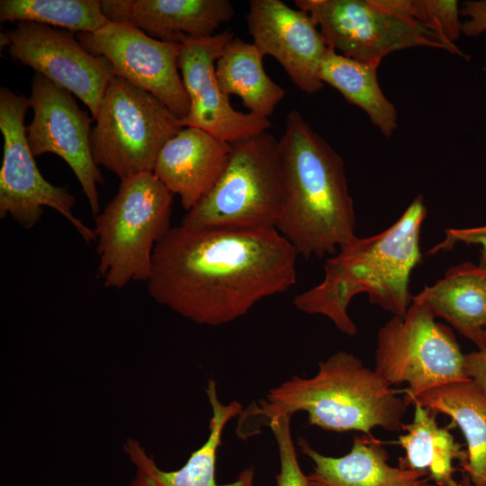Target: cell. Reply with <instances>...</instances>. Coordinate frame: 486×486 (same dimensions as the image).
Instances as JSON below:
<instances>
[{"instance_id":"1","label":"cell","mask_w":486,"mask_h":486,"mask_svg":"<svg viewBox=\"0 0 486 486\" xmlns=\"http://www.w3.org/2000/svg\"><path fill=\"white\" fill-rule=\"evenodd\" d=\"M297 252L275 229L172 227L157 245L149 296L197 324L220 326L297 279Z\"/></svg>"},{"instance_id":"2","label":"cell","mask_w":486,"mask_h":486,"mask_svg":"<svg viewBox=\"0 0 486 486\" xmlns=\"http://www.w3.org/2000/svg\"><path fill=\"white\" fill-rule=\"evenodd\" d=\"M426 217L419 194L392 226L372 237L356 236L328 256L323 281L295 296L294 306L304 313L327 317L351 337L357 334V328L347 308L357 294H368L372 304L392 316H405L413 297L410 275L422 261L419 238Z\"/></svg>"},{"instance_id":"3","label":"cell","mask_w":486,"mask_h":486,"mask_svg":"<svg viewBox=\"0 0 486 486\" xmlns=\"http://www.w3.org/2000/svg\"><path fill=\"white\" fill-rule=\"evenodd\" d=\"M283 204L276 230L298 256H334L356 237L345 163L296 110L279 139Z\"/></svg>"},{"instance_id":"4","label":"cell","mask_w":486,"mask_h":486,"mask_svg":"<svg viewBox=\"0 0 486 486\" xmlns=\"http://www.w3.org/2000/svg\"><path fill=\"white\" fill-rule=\"evenodd\" d=\"M408 406L375 370L355 355L338 351L319 363L313 377H292L244 410L238 431L245 438L276 418L302 411L310 425L327 431L399 432Z\"/></svg>"},{"instance_id":"5","label":"cell","mask_w":486,"mask_h":486,"mask_svg":"<svg viewBox=\"0 0 486 486\" xmlns=\"http://www.w3.org/2000/svg\"><path fill=\"white\" fill-rule=\"evenodd\" d=\"M326 45L346 57L380 65L393 51L428 47L468 58L428 21L420 0H295Z\"/></svg>"},{"instance_id":"6","label":"cell","mask_w":486,"mask_h":486,"mask_svg":"<svg viewBox=\"0 0 486 486\" xmlns=\"http://www.w3.org/2000/svg\"><path fill=\"white\" fill-rule=\"evenodd\" d=\"M173 194L153 173L121 180L116 194L94 218L98 276L106 288L145 282L157 245L171 230Z\"/></svg>"},{"instance_id":"7","label":"cell","mask_w":486,"mask_h":486,"mask_svg":"<svg viewBox=\"0 0 486 486\" xmlns=\"http://www.w3.org/2000/svg\"><path fill=\"white\" fill-rule=\"evenodd\" d=\"M283 204L279 140L266 131L231 143L219 180L181 224L195 228H275Z\"/></svg>"},{"instance_id":"8","label":"cell","mask_w":486,"mask_h":486,"mask_svg":"<svg viewBox=\"0 0 486 486\" xmlns=\"http://www.w3.org/2000/svg\"><path fill=\"white\" fill-rule=\"evenodd\" d=\"M94 120V162L120 180L153 173L163 146L184 128L161 101L120 76L109 85Z\"/></svg>"},{"instance_id":"9","label":"cell","mask_w":486,"mask_h":486,"mask_svg":"<svg viewBox=\"0 0 486 486\" xmlns=\"http://www.w3.org/2000/svg\"><path fill=\"white\" fill-rule=\"evenodd\" d=\"M423 302L412 297L405 316H392L377 334L375 368L391 386L403 390L410 405L416 396L446 384L471 381L464 356L451 329L438 323Z\"/></svg>"},{"instance_id":"10","label":"cell","mask_w":486,"mask_h":486,"mask_svg":"<svg viewBox=\"0 0 486 486\" xmlns=\"http://www.w3.org/2000/svg\"><path fill=\"white\" fill-rule=\"evenodd\" d=\"M30 100L6 87L0 89V130L4 155L0 168V218L11 217L25 230L33 228L49 207L65 217L86 243L95 241L94 229L73 212L76 198L40 172L27 140L25 115Z\"/></svg>"},{"instance_id":"11","label":"cell","mask_w":486,"mask_h":486,"mask_svg":"<svg viewBox=\"0 0 486 486\" xmlns=\"http://www.w3.org/2000/svg\"><path fill=\"white\" fill-rule=\"evenodd\" d=\"M0 47L14 61L32 68L80 99L94 118L115 74L104 57L86 50L75 32L21 22L0 33Z\"/></svg>"},{"instance_id":"12","label":"cell","mask_w":486,"mask_h":486,"mask_svg":"<svg viewBox=\"0 0 486 486\" xmlns=\"http://www.w3.org/2000/svg\"><path fill=\"white\" fill-rule=\"evenodd\" d=\"M33 117L26 127L34 157L52 153L71 168L91 212H101L98 185L104 183L91 148L93 117L76 104L74 94L35 73L29 97Z\"/></svg>"},{"instance_id":"13","label":"cell","mask_w":486,"mask_h":486,"mask_svg":"<svg viewBox=\"0 0 486 486\" xmlns=\"http://www.w3.org/2000/svg\"><path fill=\"white\" fill-rule=\"evenodd\" d=\"M76 35L86 50L111 63L116 76L153 94L180 120L188 114L190 100L178 67L180 43L112 22L95 32Z\"/></svg>"},{"instance_id":"14","label":"cell","mask_w":486,"mask_h":486,"mask_svg":"<svg viewBox=\"0 0 486 486\" xmlns=\"http://www.w3.org/2000/svg\"><path fill=\"white\" fill-rule=\"evenodd\" d=\"M234 37L228 31L207 38L181 36L178 67L190 100L183 127L201 129L229 143L266 131V118L236 111L219 86L215 65L224 47Z\"/></svg>"},{"instance_id":"15","label":"cell","mask_w":486,"mask_h":486,"mask_svg":"<svg viewBox=\"0 0 486 486\" xmlns=\"http://www.w3.org/2000/svg\"><path fill=\"white\" fill-rule=\"evenodd\" d=\"M246 18L253 43L275 58L300 90L315 94L324 87L320 69L328 47L308 13L281 0H251Z\"/></svg>"},{"instance_id":"16","label":"cell","mask_w":486,"mask_h":486,"mask_svg":"<svg viewBox=\"0 0 486 486\" xmlns=\"http://www.w3.org/2000/svg\"><path fill=\"white\" fill-rule=\"evenodd\" d=\"M112 22L136 27L148 36L178 43L181 36L207 38L232 19L229 0H103Z\"/></svg>"},{"instance_id":"17","label":"cell","mask_w":486,"mask_h":486,"mask_svg":"<svg viewBox=\"0 0 486 486\" xmlns=\"http://www.w3.org/2000/svg\"><path fill=\"white\" fill-rule=\"evenodd\" d=\"M230 151V143L201 129L184 127L159 151L153 174L179 196L188 212L213 188Z\"/></svg>"},{"instance_id":"18","label":"cell","mask_w":486,"mask_h":486,"mask_svg":"<svg viewBox=\"0 0 486 486\" xmlns=\"http://www.w3.org/2000/svg\"><path fill=\"white\" fill-rule=\"evenodd\" d=\"M205 392L212 413L209 436L180 469L170 472L161 470L139 441L127 439L124 450L136 467V475L130 486H253V471L249 469L231 483L217 482L216 457L223 430L232 418L241 414L243 409L238 401L223 404L218 397L214 380H209Z\"/></svg>"},{"instance_id":"19","label":"cell","mask_w":486,"mask_h":486,"mask_svg":"<svg viewBox=\"0 0 486 486\" xmlns=\"http://www.w3.org/2000/svg\"><path fill=\"white\" fill-rule=\"evenodd\" d=\"M301 451L313 464L310 486H432L427 473L388 464L382 443L370 436L356 437L350 451L333 457L320 454L304 439Z\"/></svg>"},{"instance_id":"20","label":"cell","mask_w":486,"mask_h":486,"mask_svg":"<svg viewBox=\"0 0 486 486\" xmlns=\"http://www.w3.org/2000/svg\"><path fill=\"white\" fill-rule=\"evenodd\" d=\"M413 298L477 348L486 346V271L478 265L464 262L450 267L441 279L425 285Z\"/></svg>"},{"instance_id":"21","label":"cell","mask_w":486,"mask_h":486,"mask_svg":"<svg viewBox=\"0 0 486 486\" xmlns=\"http://www.w3.org/2000/svg\"><path fill=\"white\" fill-rule=\"evenodd\" d=\"M436 413L447 415L460 428L467 445V460L463 466L473 486L486 481V396L472 381L446 384L413 398Z\"/></svg>"},{"instance_id":"22","label":"cell","mask_w":486,"mask_h":486,"mask_svg":"<svg viewBox=\"0 0 486 486\" xmlns=\"http://www.w3.org/2000/svg\"><path fill=\"white\" fill-rule=\"evenodd\" d=\"M264 57L253 42L234 36L217 59L215 69L224 94L238 96L250 113L268 119L286 92L266 74Z\"/></svg>"},{"instance_id":"23","label":"cell","mask_w":486,"mask_h":486,"mask_svg":"<svg viewBox=\"0 0 486 486\" xmlns=\"http://www.w3.org/2000/svg\"><path fill=\"white\" fill-rule=\"evenodd\" d=\"M413 406V419L402 424L406 433L398 437L405 451L400 466L427 473L438 486H463L454 478V462L460 461L463 467L467 453L448 429L438 426L435 412L418 404Z\"/></svg>"},{"instance_id":"24","label":"cell","mask_w":486,"mask_h":486,"mask_svg":"<svg viewBox=\"0 0 486 486\" xmlns=\"http://www.w3.org/2000/svg\"><path fill=\"white\" fill-rule=\"evenodd\" d=\"M378 67L328 48L321 62L320 77L324 84L338 90L349 103L363 109L381 132L390 137L397 128V111L379 86Z\"/></svg>"},{"instance_id":"25","label":"cell","mask_w":486,"mask_h":486,"mask_svg":"<svg viewBox=\"0 0 486 486\" xmlns=\"http://www.w3.org/2000/svg\"><path fill=\"white\" fill-rule=\"evenodd\" d=\"M1 22H31L76 33H92L110 21L99 0H1Z\"/></svg>"},{"instance_id":"26","label":"cell","mask_w":486,"mask_h":486,"mask_svg":"<svg viewBox=\"0 0 486 486\" xmlns=\"http://www.w3.org/2000/svg\"><path fill=\"white\" fill-rule=\"evenodd\" d=\"M290 415L276 418L267 425L272 429L279 454L280 471L276 475V486H310L299 464L291 432Z\"/></svg>"},{"instance_id":"27","label":"cell","mask_w":486,"mask_h":486,"mask_svg":"<svg viewBox=\"0 0 486 486\" xmlns=\"http://www.w3.org/2000/svg\"><path fill=\"white\" fill-rule=\"evenodd\" d=\"M421 4L428 22L450 42L454 43L462 32L458 2L455 0H421Z\"/></svg>"},{"instance_id":"28","label":"cell","mask_w":486,"mask_h":486,"mask_svg":"<svg viewBox=\"0 0 486 486\" xmlns=\"http://www.w3.org/2000/svg\"><path fill=\"white\" fill-rule=\"evenodd\" d=\"M457 243L479 245L481 255L478 266L486 271V225L476 228L446 230L445 239L430 249L428 254L449 250Z\"/></svg>"},{"instance_id":"29","label":"cell","mask_w":486,"mask_h":486,"mask_svg":"<svg viewBox=\"0 0 486 486\" xmlns=\"http://www.w3.org/2000/svg\"><path fill=\"white\" fill-rule=\"evenodd\" d=\"M460 15L469 17L462 23L465 35L477 36L486 32V0L464 2Z\"/></svg>"},{"instance_id":"30","label":"cell","mask_w":486,"mask_h":486,"mask_svg":"<svg viewBox=\"0 0 486 486\" xmlns=\"http://www.w3.org/2000/svg\"><path fill=\"white\" fill-rule=\"evenodd\" d=\"M468 378L486 396V346L464 356Z\"/></svg>"},{"instance_id":"31","label":"cell","mask_w":486,"mask_h":486,"mask_svg":"<svg viewBox=\"0 0 486 486\" xmlns=\"http://www.w3.org/2000/svg\"><path fill=\"white\" fill-rule=\"evenodd\" d=\"M461 483L463 486H473L466 474L464 476V479L461 482Z\"/></svg>"},{"instance_id":"32","label":"cell","mask_w":486,"mask_h":486,"mask_svg":"<svg viewBox=\"0 0 486 486\" xmlns=\"http://www.w3.org/2000/svg\"><path fill=\"white\" fill-rule=\"evenodd\" d=\"M483 486H486V481H485V482H484Z\"/></svg>"}]
</instances>
